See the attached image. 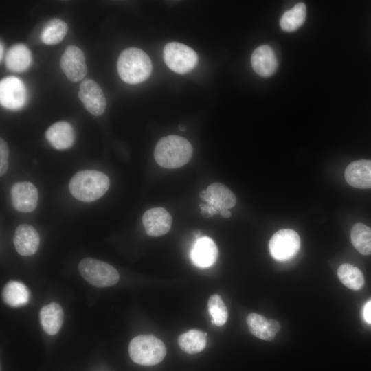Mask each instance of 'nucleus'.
I'll return each mask as SVG.
<instances>
[{
    "label": "nucleus",
    "mask_w": 371,
    "mask_h": 371,
    "mask_svg": "<svg viewBox=\"0 0 371 371\" xmlns=\"http://www.w3.org/2000/svg\"><path fill=\"white\" fill-rule=\"evenodd\" d=\"M192 152V146L188 140L172 135L158 141L155 148L154 157L160 166L173 169L188 163Z\"/></svg>",
    "instance_id": "f257e3e1"
},
{
    "label": "nucleus",
    "mask_w": 371,
    "mask_h": 371,
    "mask_svg": "<svg viewBox=\"0 0 371 371\" xmlns=\"http://www.w3.org/2000/svg\"><path fill=\"white\" fill-rule=\"evenodd\" d=\"M109 185V179L104 173L85 170L78 172L72 177L69 189L76 199L92 202L102 196L107 192Z\"/></svg>",
    "instance_id": "f03ea898"
},
{
    "label": "nucleus",
    "mask_w": 371,
    "mask_h": 371,
    "mask_svg": "<svg viewBox=\"0 0 371 371\" xmlns=\"http://www.w3.org/2000/svg\"><path fill=\"white\" fill-rule=\"evenodd\" d=\"M117 72L125 82L135 85L144 82L152 72V62L148 54L137 47H129L120 54Z\"/></svg>",
    "instance_id": "7ed1b4c3"
},
{
    "label": "nucleus",
    "mask_w": 371,
    "mask_h": 371,
    "mask_svg": "<svg viewBox=\"0 0 371 371\" xmlns=\"http://www.w3.org/2000/svg\"><path fill=\"white\" fill-rule=\"evenodd\" d=\"M128 352L135 363L142 366H153L164 359L166 348L164 342L156 337L142 335L131 341Z\"/></svg>",
    "instance_id": "20e7f679"
},
{
    "label": "nucleus",
    "mask_w": 371,
    "mask_h": 371,
    "mask_svg": "<svg viewBox=\"0 0 371 371\" xmlns=\"http://www.w3.org/2000/svg\"><path fill=\"white\" fill-rule=\"evenodd\" d=\"M81 276L96 287L115 284L120 278L117 271L111 265L92 258H85L78 264Z\"/></svg>",
    "instance_id": "39448f33"
},
{
    "label": "nucleus",
    "mask_w": 371,
    "mask_h": 371,
    "mask_svg": "<svg viewBox=\"0 0 371 371\" xmlns=\"http://www.w3.org/2000/svg\"><path fill=\"white\" fill-rule=\"evenodd\" d=\"M206 205H200L201 213L205 217L217 214L221 210L230 209L236 204L235 194L226 186L221 183L210 184L205 190L200 193Z\"/></svg>",
    "instance_id": "423d86ee"
},
{
    "label": "nucleus",
    "mask_w": 371,
    "mask_h": 371,
    "mask_svg": "<svg viewBox=\"0 0 371 371\" xmlns=\"http://www.w3.org/2000/svg\"><path fill=\"white\" fill-rule=\"evenodd\" d=\"M163 55L167 67L179 74L192 70L198 62L196 52L191 47L178 42L167 43L164 46Z\"/></svg>",
    "instance_id": "0eeeda50"
},
{
    "label": "nucleus",
    "mask_w": 371,
    "mask_h": 371,
    "mask_svg": "<svg viewBox=\"0 0 371 371\" xmlns=\"http://www.w3.org/2000/svg\"><path fill=\"white\" fill-rule=\"evenodd\" d=\"M300 238L298 234L291 229H283L276 232L269 243L271 256L279 261H286L298 252Z\"/></svg>",
    "instance_id": "6e6552de"
},
{
    "label": "nucleus",
    "mask_w": 371,
    "mask_h": 371,
    "mask_svg": "<svg viewBox=\"0 0 371 371\" xmlns=\"http://www.w3.org/2000/svg\"><path fill=\"white\" fill-rule=\"evenodd\" d=\"M27 96L26 87L20 78L10 76L1 80L0 102L3 107L19 109L25 104Z\"/></svg>",
    "instance_id": "1a4fd4ad"
},
{
    "label": "nucleus",
    "mask_w": 371,
    "mask_h": 371,
    "mask_svg": "<svg viewBox=\"0 0 371 371\" xmlns=\"http://www.w3.org/2000/svg\"><path fill=\"white\" fill-rule=\"evenodd\" d=\"M60 67L69 80L78 82L82 80L87 72L82 51L77 46H68L61 56Z\"/></svg>",
    "instance_id": "9d476101"
},
{
    "label": "nucleus",
    "mask_w": 371,
    "mask_h": 371,
    "mask_svg": "<svg viewBox=\"0 0 371 371\" xmlns=\"http://www.w3.org/2000/svg\"><path fill=\"white\" fill-rule=\"evenodd\" d=\"M78 96L85 109L95 116L103 114L106 106L104 94L100 85L91 79L82 80Z\"/></svg>",
    "instance_id": "9b49d317"
},
{
    "label": "nucleus",
    "mask_w": 371,
    "mask_h": 371,
    "mask_svg": "<svg viewBox=\"0 0 371 371\" xmlns=\"http://www.w3.org/2000/svg\"><path fill=\"white\" fill-rule=\"evenodd\" d=\"M142 223L146 234L158 237L167 234L172 226V218L163 207H153L144 212Z\"/></svg>",
    "instance_id": "f8f14e48"
},
{
    "label": "nucleus",
    "mask_w": 371,
    "mask_h": 371,
    "mask_svg": "<svg viewBox=\"0 0 371 371\" xmlns=\"http://www.w3.org/2000/svg\"><path fill=\"white\" fill-rule=\"evenodd\" d=\"M11 196L14 207L21 212H30L36 207L38 192L29 181L15 183L11 188Z\"/></svg>",
    "instance_id": "ddd939ff"
},
{
    "label": "nucleus",
    "mask_w": 371,
    "mask_h": 371,
    "mask_svg": "<svg viewBox=\"0 0 371 371\" xmlns=\"http://www.w3.org/2000/svg\"><path fill=\"white\" fill-rule=\"evenodd\" d=\"M13 242L20 255L32 256L38 248L40 236L34 227L28 224H21L16 229Z\"/></svg>",
    "instance_id": "4468645a"
},
{
    "label": "nucleus",
    "mask_w": 371,
    "mask_h": 371,
    "mask_svg": "<svg viewBox=\"0 0 371 371\" xmlns=\"http://www.w3.org/2000/svg\"><path fill=\"white\" fill-rule=\"evenodd\" d=\"M218 255L216 245L212 239L207 236L198 238L190 252V258L193 263L201 268L214 265L217 260Z\"/></svg>",
    "instance_id": "2eb2a0df"
},
{
    "label": "nucleus",
    "mask_w": 371,
    "mask_h": 371,
    "mask_svg": "<svg viewBox=\"0 0 371 371\" xmlns=\"http://www.w3.org/2000/svg\"><path fill=\"white\" fill-rule=\"evenodd\" d=\"M251 63L254 71L262 77L271 76L278 67L275 52L271 47L266 45L254 49L251 54Z\"/></svg>",
    "instance_id": "dca6fc26"
},
{
    "label": "nucleus",
    "mask_w": 371,
    "mask_h": 371,
    "mask_svg": "<svg viewBox=\"0 0 371 371\" xmlns=\"http://www.w3.org/2000/svg\"><path fill=\"white\" fill-rule=\"evenodd\" d=\"M45 137L49 143L57 150L71 148L75 140L73 127L65 121H60L51 125L46 131Z\"/></svg>",
    "instance_id": "f3484780"
},
{
    "label": "nucleus",
    "mask_w": 371,
    "mask_h": 371,
    "mask_svg": "<svg viewBox=\"0 0 371 371\" xmlns=\"http://www.w3.org/2000/svg\"><path fill=\"white\" fill-rule=\"evenodd\" d=\"M249 331L252 335L263 340H272L280 329L278 322L262 315L251 313L246 319Z\"/></svg>",
    "instance_id": "a211bd4d"
},
{
    "label": "nucleus",
    "mask_w": 371,
    "mask_h": 371,
    "mask_svg": "<svg viewBox=\"0 0 371 371\" xmlns=\"http://www.w3.org/2000/svg\"><path fill=\"white\" fill-rule=\"evenodd\" d=\"M349 185L357 188H371V160H358L350 163L345 171Z\"/></svg>",
    "instance_id": "6ab92c4d"
},
{
    "label": "nucleus",
    "mask_w": 371,
    "mask_h": 371,
    "mask_svg": "<svg viewBox=\"0 0 371 371\" xmlns=\"http://www.w3.org/2000/svg\"><path fill=\"white\" fill-rule=\"evenodd\" d=\"M32 59L29 48L22 43H17L8 50L5 64L11 71L23 72L30 67Z\"/></svg>",
    "instance_id": "aec40b11"
},
{
    "label": "nucleus",
    "mask_w": 371,
    "mask_h": 371,
    "mask_svg": "<svg viewBox=\"0 0 371 371\" xmlns=\"http://www.w3.org/2000/svg\"><path fill=\"white\" fill-rule=\"evenodd\" d=\"M63 311L56 302L45 305L40 311V321L46 333L56 335L60 329L63 322Z\"/></svg>",
    "instance_id": "412c9836"
},
{
    "label": "nucleus",
    "mask_w": 371,
    "mask_h": 371,
    "mask_svg": "<svg viewBox=\"0 0 371 371\" xmlns=\"http://www.w3.org/2000/svg\"><path fill=\"white\" fill-rule=\"evenodd\" d=\"M30 291L23 283L12 280L3 288L2 298L3 302L12 307H20L25 305L30 300Z\"/></svg>",
    "instance_id": "4be33fe9"
},
{
    "label": "nucleus",
    "mask_w": 371,
    "mask_h": 371,
    "mask_svg": "<svg viewBox=\"0 0 371 371\" xmlns=\"http://www.w3.org/2000/svg\"><path fill=\"white\" fill-rule=\"evenodd\" d=\"M207 333L199 330H190L178 338L181 349L188 354H195L202 351L207 343Z\"/></svg>",
    "instance_id": "5701e85b"
},
{
    "label": "nucleus",
    "mask_w": 371,
    "mask_h": 371,
    "mask_svg": "<svg viewBox=\"0 0 371 371\" xmlns=\"http://www.w3.org/2000/svg\"><path fill=\"white\" fill-rule=\"evenodd\" d=\"M67 30L68 26L64 21L52 19L43 28L40 38L46 45H56L63 40Z\"/></svg>",
    "instance_id": "b1692460"
},
{
    "label": "nucleus",
    "mask_w": 371,
    "mask_h": 371,
    "mask_svg": "<svg viewBox=\"0 0 371 371\" xmlns=\"http://www.w3.org/2000/svg\"><path fill=\"white\" fill-rule=\"evenodd\" d=\"M306 16V5L298 3L283 14L280 21V27L286 32L296 30L304 23Z\"/></svg>",
    "instance_id": "393cba45"
},
{
    "label": "nucleus",
    "mask_w": 371,
    "mask_h": 371,
    "mask_svg": "<svg viewBox=\"0 0 371 371\" xmlns=\"http://www.w3.org/2000/svg\"><path fill=\"white\" fill-rule=\"evenodd\" d=\"M351 242L355 248L363 255L371 254V228L358 223L350 232Z\"/></svg>",
    "instance_id": "a878e982"
},
{
    "label": "nucleus",
    "mask_w": 371,
    "mask_h": 371,
    "mask_svg": "<svg viewBox=\"0 0 371 371\" xmlns=\"http://www.w3.org/2000/svg\"><path fill=\"white\" fill-rule=\"evenodd\" d=\"M339 280L352 290L361 289L364 284L362 272L356 267L350 264L341 265L337 271Z\"/></svg>",
    "instance_id": "bb28decb"
},
{
    "label": "nucleus",
    "mask_w": 371,
    "mask_h": 371,
    "mask_svg": "<svg viewBox=\"0 0 371 371\" xmlns=\"http://www.w3.org/2000/svg\"><path fill=\"white\" fill-rule=\"evenodd\" d=\"M207 306L212 322L218 326L224 325L228 317V311L221 296L217 294L211 295Z\"/></svg>",
    "instance_id": "cd10ccee"
},
{
    "label": "nucleus",
    "mask_w": 371,
    "mask_h": 371,
    "mask_svg": "<svg viewBox=\"0 0 371 371\" xmlns=\"http://www.w3.org/2000/svg\"><path fill=\"white\" fill-rule=\"evenodd\" d=\"M8 146L5 141L0 139V175L3 176L8 170Z\"/></svg>",
    "instance_id": "c85d7f7f"
},
{
    "label": "nucleus",
    "mask_w": 371,
    "mask_h": 371,
    "mask_svg": "<svg viewBox=\"0 0 371 371\" xmlns=\"http://www.w3.org/2000/svg\"><path fill=\"white\" fill-rule=\"evenodd\" d=\"M363 317L366 322L371 323V301L367 303L364 307Z\"/></svg>",
    "instance_id": "c756f323"
},
{
    "label": "nucleus",
    "mask_w": 371,
    "mask_h": 371,
    "mask_svg": "<svg viewBox=\"0 0 371 371\" xmlns=\"http://www.w3.org/2000/svg\"><path fill=\"white\" fill-rule=\"evenodd\" d=\"M219 214L224 218H229L231 216V212L228 209H223L219 212Z\"/></svg>",
    "instance_id": "7c9ffc66"
},
{
    "label": "nucleus",
    "mask_w": 371,
    "mask_h": 371,
    "mask_svg": "<svg viewBox=\"0 0 371 371\" xmlns=\"http://www.w3.org/2000/svg\"><path fill=\"white\" fill-rule=\"evenodd\" d=\"M3 43L1 42V44H0V60H1V61L2 60V58H3Z\"/></svg>",
    "instance_id": "2f4dec72"
}]
</instances>
